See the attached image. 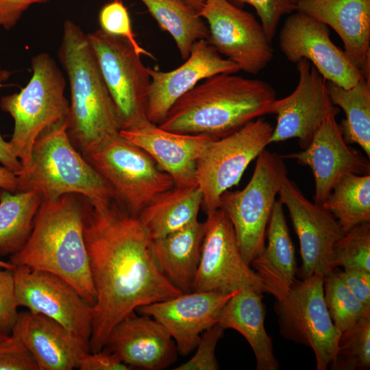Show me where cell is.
<instances>
[{
	"label": "cell",
	"mask_w": 370,
	"mask_h": 370,
	"mask_svg": "<svg viewBox=\"0 0 370 370\" xmlns=\"http://www.w3.org/2000/svg\"><path fill=\"white\" fill-rule=\"evenodd\" d=\"M84 235L96 292L89 350L97 352L112 328L136 308L183 293L156 264L138 217L116 201L92 206L86 199Z\"/></svg>",
	"instance_id": "cell-1"
},
{
	"label": "cell",
	"mask_w": 370,
	"mask_h": 370,
	"mask_svg": "<svg viewBox=\"0 0 370 370\" xmlns=\"http://www.w3.org/2000/svg\"><path fill=\"white\" fill-rule=\"evenodd\" d=\"M276 99L275 90L264 81L219 73L178 99L158 125L173 132L217 139L270 114Z\"/></svg>",
	"instance_id": "cell-2"
},
{
	"label": "cell",
	"mask_w": 370,
	"mask_h": 370,
	"mask_svg": "<svg viewBox=\"0 0 370 370\" xmlns=\"http://www.w3.org/2000/svg\"><path fill=\"white\" fill-rule=\"evenodd\" d=\"M75 195L42 200L28 239L10 262L60 276L93 306L96 292L84 241V203Z\"/></svg>",
	"instance_id": "cell-3"
},
{
	"label": "cell",
	"mask_w": 370,
	"mask_h": 370,
	"mask_svg": "<svg viewBox=\"0 0 370 370\" xmlns=\"http://www.w3.org/2000/svg\"><path fill=\"white\" fill-rule=\"evenodd\" d=\"M58 58L70 87L68 135L85 157L119 136L121 123L87 34L71 20L63 24Z\"/></svg>",
	"instance_id": "cell-4"
},
{
	"label": "cell",
	"mask_w": 370,
	"mask_h": 370,
	"mask_svg": "<svg viewBox=\"0 0 370 370\" xmlns=\"http://www.w3.org/2000/svg\"><path fill=\"white\" fill-rule=\"evenodd\" d=\"M17 177V193L34 190L42 200L73 194L86 198L92 206L115 201L110 185L70 140L66 119L40 133L34 144L29 168Z\"/></svg>",
	"instance_id": "cell-5"
},
{
	"label": "cell",
	"mask_w": 370,
	"mask_h": 370,
	"mask_svg": "<svg viewBox=\"0 0 370 370\" xmlns=\"http://www.w3.org/2000/svg\"><path fill=\"white\" fill-rule=\"evenodd\" d=\"M31 66L32 75L27 85L0 99L1 109L14 120L10 143L22 164L21 171L31 164L38 136L47 127L66 119L69 111L66 79L55 60L47 53H40L32 58Z\"/></svg>",
	"instance_id": "cell-6"
},
{
	"label": "cell",
	"mask_w": 370,
	"mask_h": 370,
	"mask_svg": "<svg viewBox=\"0 0 370 370\" xmlns=\"http://www.w3.org/2000/svg\"><path fill=\"white\" fill-rule=\"evenodd\" d=\"M286 177L283 157L264 149L257 157L248 184L242 190H228L220 197L219 208L231 221L241 253L249 265L265 247L275 197Z\"/></svg>",
	"instance_id": "cell-7"
},
{
	"label": "cell",
	"mask_w": 370,
	"mask_h": 370,
	"mask_svg": "<svg viewBox=\"0 0 370 370\" xmlns=\"http://www.w3.org/2000/svg\"><path fill=\"white\" fill-rule=\"evenodd\" d=\"M84 158L110 185L115 201L136 217L175 186L149 155L120 134Z\"/></svg>",
	"instance_id": "cell-8"
},
{
	"label": "cell",
	"mask_w": 370,
	"mask_h": 370,
	"mask_svg": "<svg viewBox=\"0 0 370 370\" xmlns=\"http://www.w3.org/2000/svg\"><path fill=\"white\" fill-rule=\"evenodd\" d=\"M280 334L312 349L317 370H326L337 351L341 332L334 324L323 297V277L295 280L287 295L275 299Z\"/></svg>",
	"instance_id": "cell-9"
},
{
	"label": "cell",
	"mask_w": 370,
	"mask_h": 370,
	"mask_svg": "<svg viewBox=\"0 0 370 370\" xmlns=\"http://www.w3.org/2000/svg\"><path fill=\"white\" fill-rule=\"evenodd\" d=\"M87 37L121 130L147 119L151 78L140 56L127 40L101 29L88 34Z\"/></svg>",
	"instance_id": "cell-10"
},
{
	"label": "cell",
	"mask_w": 370,
	"mask_h": 370,
	"mask_svg": "<svg viewBox=\"0 0 370 370\" xmlns=\"http://www.w3.org/2000/svg\"><path fill=\"white\" fill-rule=\"evenodd\" d=\"M273 130L271 123L259 117L210 141L196 166L206 213L219 208L222 194L238 184L249 164L270 144Z\"/></svg>",
	"instance_id": "cell-11"
},
{
	"label": "cell",
	"mask_w": 370,
	"mask_h": 370,
	"mask_svg": "<svg viewBox=\"0 0 370 370\" xmlns=\"http://www.w3.org/2000/svg\"><path fill=\"white\" fill-rule=\"evenodd\" d=\"M206 214L193 291L230 293L250 288L267 293L260 277L244 260L232 224L225 212L219 208Z\"/></svg>",
	"instance_id": "cell-12"
},
{
	"label": "cell",
	"mask_w": 370,
	"mask_h": 370,
	"mask_svg": "<svg viewBox=\"0 0 370 370\" xmlns=\"http://www.w3.org/2000/svg\"><path fill=\"white\" fill-rule=\"evenodd\" d=\"M18 306L56 321L89 351L92 306L69 282L52 273L17 266L14 270Z\"/></svg>",
	"instance_id": "cell-13"
},
{
	"label": "cell",
	"mask_w": 370,
	"mask_h": 370,
	"mask_svg": "<svg viewBox=\"0 0 370 370\" xmlns=\"http://www.w3.org/2000/svg\"><path fill=\"white\" fill-rule=\"evenodd\" d=\"M206 20L207 41L240 70L256 75L273 59V49L254 16L229 0H208L198 11Z\"/></svg>",
	"instance_id": "cell-14"
},
{
	"label": "cell",
	"mask_w": 370,
	"mask_h": 370,
	"mask_svg": "<svg viewBox=\"0 0 370 370\" xmlns=\"http://www.w3.org/2000/svg\"><path fill=\"white\" fill-rule=\"evenodd\" d=\"M278 195L288 209L299 238L302 264L297 269V276L299 279L313 275L323 278L333 269V249L345 232L330 212L321 204L306 198L288 177L283 181Z\"/></svg>",
	"instance_id": "cell-15"
},
{
	"label": "cell",
	"mask_w": 370,
	"mask_h": 370,
	"mask_svg": "<svg viewBox=\"0 0 370 370\" xmlns=\"http://www.w3.org/2000/svg\"><path fill=\"white\" fill-rule=\"evenodd\" d=\"M278 40L289 62L308 60L328 82L347 89L365 79L344 51L332 41L328 26L307 14L298 10L291 13Z\"/></svg>",
	"instance_id": "cell-16"
},
{
	"label": "cell",
	"mask_w": 370,
	"mask_h": 370,
	"mask_svg": "<svg viewBox=\"0 0 370 370\" xmlns=\"http://www.w3.org/2000/svg\"><path fill=\"white\" fill-rule=\"evenodd\" d=\"M299 81L288 96L275 99L270 114L277 115L271 143L298 138L302 149L310 143L315 132L331 114L339 110L330 99L327 81L306 59L297 63Z\"/></svg>",
	"instance_id": "cell-17"
},
{
	"label": "cell",
	"mask_w": 370,
	"mask_h": 370,
	"mask_svg": "<svg viewBox=\"0 0 370 370\" xmlns=\"http://www.w3.org/2000/svg\"><path fill=\"white\" fill-rule=\"evenodd\" d=\"M284 158L310 168L315 182L314 202L319 204L344 176L370 174L369 158L345 142L334 114L324 120L306 148Z\"/></svg>",
	"instance_id": "cell-18"
},
{
	"label": "cell",
	"mask_w": 370,
	"mask_h": 370,
	"mask_svg": "<svg viewBox=\"0 0 370 370\" xmlns=\"http://www.w3.org/2000/svg\"><path fill=\"white\" fill-rule=\"evenodd\" d=\"M236 291H191L140 306L136 311L160 323L175 341L177 352L186 356L195 349L202 333L217 323L220 312Z\"/></svg>",
	"instance_id": "cell-19"
},
{
	"label": "cell",
	"mask_w": 370,
	"mask_h": 370,
	"mask_svg": "<svg viewBox=\"0 0 370 370\" xmlns=\"http://www.w3.org/2000/svg\"><path fill=\"white\" fill-rule=\"evenodd\" d=\"M147 69L151 85L146 115L156 125L164 119L175 101L200 81L219 73L241 71L236 64L223 58L205 39L196 41L185 62L174 70Z\"/></svg>",
	"instance_id": "cell-20"
},
{
	"label": "cell",
	"mask_w": 370,
	"mask_h": 370,
	"mask_svg": "<svg viewBox=\"0 0 370 370\" xmlns=\"http://www.w3.org/2000/svg\"><path fill=\"white\" fill-rule=\"evenodd\" d=\"M119 134L138 146L173 179L175 186L197 184L196 166L213 138L202 134L173 132L147 119Z\"/></svg>",
	"instance_id": "cell-21"
},
{
	"label": "cell",
	"mask_w": 370,
	"mask_h": 370,
	"mask_svg": "<svg viewBox=\"0 0 370 370\" xmlns=\"http://www.w3.org/2000/svg\"><path fill=\"white\" fill-rule=\"evenodd\" d=\"M103 349L114 354L131 368L146 370L171 366L178 352L175 341L160 323L135 312L112 328Z\"/></svg>",
	"instance_id": "cell-22"
},
{
	"label": "cell",
	"mask_w": 370,
	"mask_h": 370,
	"mask_svg": "<svg viewBox=\"0 0 370 370\" xmlns=\"http://www.w3.org/2000/svg\"><path fill=\"white\" fill-rule=\"evenodd\" d=\"M296 5L336 32L347 56L370 81V0H300Z\"/></svg>",
	"instance_id": "cell-23"
},
{
	"label": "cell",
	"mask_w": 370,
	"mask_h": 370,
	"mask_svg": "<svg viewBox=\"0 0 370 370\" xmlns=\"http://www.w3.org/2000/svg\"><path fill=\"white\" fill-rule=\"evenodd\" d=\"M11 333L18 336L30 352L38 370L78 368L82 357L89 352L60 323L30 310L18 312Z\"/></svg>",
	"instance_id": "cell-24"
},
{
	"label": "cell",
	"mask_w": 370,
	"mask_h": 370,
	"mask_svg": "<svg viewBox=\"0 0 370 370\" xmlns=\"http://www.w3.org/2000/svg\"><path fill=\"white\" fill-rule=\"evenodd\" d=\"M283 204L276 200L267 226V245L250 263L267 293L282 299L296 280L297 260L284 216Z\"/></svg>",
	"instance_id": "cell-25"
},
{
	"label": "cell",
	"mask_w": 370,
	"mask_h": 370,
	"mask_svg": "<svg viewBox=\"0 0 370 370\" xmlns=\"http://www.w3.org/2000/svg\"><path fill=\"white\" fill-rule=\"evenodd\" d=\"M262 293L250 288L238 290L220 312L217 324L224 330L241 334L254 354L257 370H278L271 338L264 327L265 306Z\"/></svg>",
	"instance_id": "cell-26"
},
{
	"label": "cell",
	"mask_w": 370,
	"mask_h": 370,
	"mask_svg": "<svg viewBox=\"0 0 370 370\" xmlns=\"http://www.w3.org/2000/svg\"><path fill=\"white\" fill-rule=\"evenodd\" d=\"M204 236L197 220L150 241L151 255L162 274L183 293L193 291Z\"/></svg>",
	"instance_id": "cell-27"
},
{
	"label": "cell",
	"mask_w": 370,
	"mask_h": 370,
	"mask_svg": "<svg viewBox=\"0 0 370 370\" xmlns=\"http://www.w3.org/2000/svg\"><path fill=\"white\" fill-rule=\"evenodd\" d=\"M202 193L196 185L175 186L156 196L138 218L151 240L166 236L197 220Z\"/></svg>",
	"instance_id": "cell-28"
},
{
	"label": "cell",
	"mask_w": 370,
	"mask_h": 370,
	"mask_svg": "<svg viewBox=\"0 0 370 370\" xmlns=\"http://www.w3.org/2000/svg\"><path fill=\"white\" fill-rule=\"evenodd\" d=\"M42 201L34 190L13 193L0 188V256H10L23 247Z\"/></svg>",
	"instance_id": "cell-29"
},
{
	"label": "cell",
	"mask_w": 370,
	"mask_h": 370,
	"mask_svg": "<svg viewBox=\"0 0 370 370\" xmlns=\"http://www.w3.org/2000/svg\"><path fill=\"white\" fill-rule=\"evenodd\" d=\"M159 26L173 38L182 59L188 58L193 44L207 40L208 27L198 11L184 0H140Z\"/></svg>",
	"instance_id": "cell-30"
},
{
	"label": "cell",
	"mask_w": 370,
	"mask_h": 370,
	"mask_svg": "<svg viewBox=\"0 0 370 370\" xmlns=\"http://www.w3.org/2000/svg\"><path fill=\"white\" fill-rule=\"evenodd\" d=\"M327 88L332 103L345 114L339 125L345 142L357 144L370 158V81L347 89L327 81Z\"/></svg>",
	"instance_id": "cell-31"
},
{
	"label": "cell",
	"mask_w": 370,
	"mask_h": 370,
	"mask_svg": "<svg viewBox=\"0 0 370 370\" xmlns=\"http://www.w3.org/2000/svg\"><path fill=\"white\" fill-rule=\"evenodd\" d=\"M321 205L345 232L356 225L370 223V174L344 176Z\"/></svg>",
	"instance_id": "cell-32"
},
{
	"label": "cell",
	"mask_w": 370,
	"mask_h": 370,
	"mask_svg": "<svg viewBox=\"0 0 370 370\" xmlns=\"http://www.w3.org/2000/svg\"><path fill=\"white\" fill-rule=\"evenodd\" d=\"M324 301L337 329L343 332L370 313L341 280L335 269L323 278Z\"/></svg>",
	"instance_id": "cell-33"
},
{
	"label": "cell",
	"mask_w": 370,
	"mask_h": 370,
	"mask_svg": "<svg viewBox=\"0 0 370 370\" xmlns=\"http://www.w3.org/2000/svg\"><path fill=\"white\" fill-rule=\"evenodd\" d=\"M329 367L332 370L369 369L370 313L341 333L336 353Z\"/></svg>",
	"instance_id": "cell-34"
},
{
	"label": "cell",
	"mask_w": 370,
	"mask_h": 370,
	"mask_svg": "<svg viewBox=\"0 0 370 370\" xmlns=\"http://www.w3.org/2000/svg\"><path fill=\"white\" fill-rule=\"evenodd\" d=\"M333 269H356L370 271V223H362L347 231L335 244Z\"/></svg>",
	"instance_id": "cell-35"
},
{
	"label": "cell",
	"mask_w": 370,
	"mask_h": 370,
	"mask_svg": "<svg viewBox=\"0 0 370 370\" xmlns=\"http://www.w3.org/2000/svg\"><path fill=\"white\" fill-rule=\"evenodd\" d=\"M101 29L111 35L127 40L140 56H153L138 43L132 32L129 12L121 0H113L101 9L99 14Z\"/></svg>",
	"instance_id": "cell-36"
},
{
	"label": "cell",
	"mask_w": 370,
	"mask_h": 370,
	"mask_svg": "<svg viewBox=\"0 0 370 370\" xmlns=\"http://www.w3.org/2000/svg\"><path fill=\"white\" fill-rule=\"evenodd\" d=\"M224 330L217 323L204 331L196 346L193 357L175 370H217L219 365L215 356L217 345Z\"/></svg>",
	"instance_id": "cell-37"
},
{
	"label": "cell",
	"mask_w": 370,
	"mask_h": 370,
	"mask_svg": "<svg viewBox=\"0 0 370 370\" xmlns=\"http://www.w3.org/2000/svg\"><path fill=\"white\" fill-rule=\"evenodd\" d=\"M239 3H247L256 11L260 23L271 42L275 36L281 18L286 14L297 10L291 0H233Z\"/></svg>",
	"instance_id": "cell-38"
},
{
	"label": "cell",
	"mask_w": 370,
	"mask_h": 370,
	"mask_svg": "<svg viewBox=\"0 0 370 370\" xmlns=\"http://www.w3.org/2000/svg\"><path fill=\"white\" fill-rule=\"evenodd\" d=\"M0 370H38L30 352L14 334L0 341Z\"/></svg>",
	"instance_id": "cell-39"
},
{
	"label": "cell",
	"mask_w": 370,
	"mask_h": 370,
	"mask_svg": "<svg viewBox=\"0 0 370 370\" xmlns=\"http://www.w3.org/2000/svg\"><path fill=\"white\" fill-rule=\"evenodd\" d=\"M14 270L0 267V331L6 334H11L18 315Z\"/></svg>",
	"instance_id": "cell-40"
},
{
	"label": "cell",
	"mask_w": 370,
	"mask_h": 370,
	"mask_svg": "<svg viewBox=\"0 0 370 370\" xmlns=\"http://www.w3.org/2000/svg\"><path fill=\"white\" fill-rule=\"evenodd\" d=\"M338 275L355 297L367 308H370V271L335 268Z\"/></svg>",
	"instance_id": "cell-41"
},
{
	"label": "cell",
	"mask_w": 370,
	"mask_h": 370,
	"mask_svg": "<svg viewBox=\"0 0 370 370\" xmlns=\"http://www.w3.org/2000/svg\"><path fill=\"white\" fill-rule=\"evenodd\" d=\"M78 369L80 370H129L132 369L116 355L105 349L87 352L82 357Z\"/></svg>",
	"instance_id": "cell-42"
},
{
	"label": "cell",
	"mask_w": 370,
	"mask_h": 370,
	"mask_svg": "<svg viewBox=\"0 0 370 370\" xmlns=\"http://www.w3.org/2000/svg\"><path fill=\"white\" fill-rule=\"evenodd\" d=\"M48 0H0V27L9 30L16 25L23 13L35 3Z\"/></svg>",
	"instance_id": "cell-43"
},
{
	"label": "cell",
	"mask_w": 370,
	"mask_h": 370,
	"mask_svg": "<svg viewBox=\"0 0 370 370\" xmlns=\"http://www.w3.org/2000/svg\"><path fill=\"white\" fill-rule=\"evenodd\" d=\"M0 162L3 166L14 172L16 175L22 169V164L14 153L10 142L5 141L0 134Z\"/></svg>",
	"instance_id": "cell-44"
},
{
	"label": "cell",
	"mask_w": 370,
	"mask_h": 370,
	"mask_svg": "<svg viewBox=\"0 0 370 370\" xmlns=\"http://www.w3.org/2000/svg\"><path fill=\"white\" fill-rule=\"evenodd\" d=\"M0 188L9 192L17 193V175L5 166H0Z\"/></svg>",
	"instance_id": "cell-45"
},
{
	"label": "cell",
	"mask_w": 370,
	"mask_h": 370,
	"mask_svg": "<svg viewBox=\"0 0 370 370\" xmlns=\"http://www.w3.org/2000/svg\"><path fill=\"white\" fill-rule=\"evenodd\" d=\"M11 74V72L3 69L0 65V88H1L3 83L9 79Z\"/></svg>",
	"instance_id": "cell-46"
},
{
	"label": "cell",
	"mask_w": 370,
	"mask_h": 370,
	"mask_svg": "<svg viewBox=\"0 0 370 370\" xmlns=\"http://www.w3.org/2000/svg\"><path fill=\"white\" fill-rule=\"evenodd\" d=\"M186 3L191 5L197 11L203 6V5L208 0H184Z\"/></svg>",
	"instance_id": "cell-47"
},
{
	"label": "cell",
	"mask_w": 370,
	"mask_h": 370,
	"mask_svg": "<svg viewBox=\"0 0 370 370\" xmlns=\"http://www.w3.org/2000/svg\"><path fill=\"white\" fill-rule=\"evenodd\" d=\"M0 267L12 269V270H14L16 268V266L13 264L12 263H11L10 262H5L3 260H1V259H0Z\"/></svg>",
	"instance_id": "cell-48"
},
{
	"label": "cell",
	"mask_w": 370,
	"mask_h": 370,
	"mask_svg": "<svg viewBox=\"0 0 370 370\" xmlns=\"http://www.w3.org/2000/svg\"><path fill=\"white\" fill-rule=\"evenodd\" d=\"M10 334H6L1 331H0V341H2L5 339L6 337H8Z\"/></svg>",
	"instance_id": "cell-49"
},
{
	"label": "cell",
	"mask_w": 370,
	"mask_h": 370,
	"mask_svg": "<svg viewBox=\"0 0 370 370\" xmlns=\"http://www.w3.org/2000/svg\"><path fill=\"white\" fill-rule=\"evenodd\" d=\"M294 3L296 4V3H297L300 0H291Z\"/></svg>",
	"instance_id": "cell-50"
}]
</instances>
